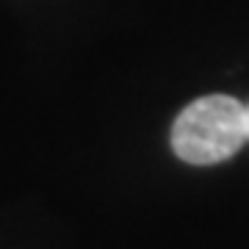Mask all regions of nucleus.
Returning a JSON list of instances; mask_svg holds the SVG:
<instances>
[{"mask_svg": "<svg viewBox=\"0 0 249 249\" xmlns=\"http://www.w3.org/2000/svg\"><path fill=\"white\" fill-rule=\"evenodd\" d=\"M247 142V106L230 94L194 100L172 124V150L194 166L222 163Z\"/></svg>", "mask_w": 249, "mask_h": 249, "instance_id": "nucleus-1", "label": "nucleus"}, {"mask_svg": "<svg viewBox=\"0 0 249 249\" xmlns=\"http://www.w3.org/2000/svg\"><path fill=\"white\" fill-rule=\"evenodd\" d=\"M247 139H249V106H247Z\"/></svg>", "mask_w": 249, "mask_h": 249, "instance_id": "nucleus-2", "label": "nucleus"}]
</instances>
